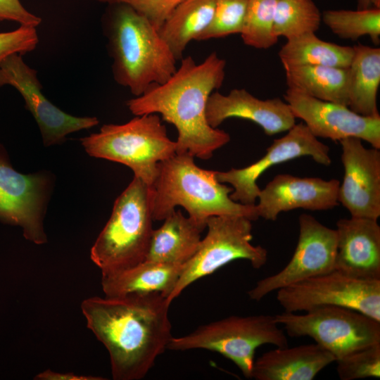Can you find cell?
I'll return each mask as SVG.
<instances>
[{
    "mask_svg": "<svg viewBox=\"0 0 380 380\" xmlns=\"http://www.w3.org/2000/svg\"><path fill=\"white\" fill-rule=\"evenodd\" d=\"M170 303L160 292L84 299L87 327L107 349L115 380L146 376L171 339Z\"/></svg>",
    "mask_w": 380,
    "mask_h": 380,
    "instance_id": "6da1fadb",
    "label": "cell"
},
{
    "mask_svg": "<svg viewBox=\"0 0 380 380\" xmlns=\"http://www.w3.org/2000/svg\"><path fill=\"white\" fill-rule=\"evenodd\" d=\"M226 61L216 52L201 63L189 56L166 82L155 84L143 94L127 101L134 115L158 114L177 131L176 153L207 160L230 141L224 130L212 127L206 119L210 94L220 89L225 77Z\"/></svg>",
    "mask_w": 380,
    "mask_h": 380,
    "instance_id": "7a4b0ae2",
    "label": "cell"
},
{
    "mask_svg": "<svg viewBox=\"0 0 380 380\" xmlns=\"http://www.w3.org/2000/svg\"><path fill=\"white\" fill-rule=\"evenodd\" d=\"M153 220L161 221L184 208L189 217L206 228L212 216H241L251 221L259 218L255 204L234 201L232 187L220 182L216 171L198 167L189 154H175L158 164V174L151 186Z\"/></svg>",
    "mask_w": 380,
    "mask_h": 380,
    "instance_id": "3957f363",
    "label": "cell"
},
{
    "mask_svg": "<svg viewBox=\"0 0 380 380\" xmlns=\"http://www.w3.org/2000/svg\"><path fill=\"white\" fill-rule=\"evenodd\" d=\"M112 5L104 31L113 77L139 96L170 79L177 70V60L146 17L128 5Z\"/></svg>",
    "mask_w": 380,
    "mask_h": 380,
    "instance_id": "277c9868",
    "label": "cell"
},
{
    "mask_svg": "<svg viewBox=\"0 0 380 380\" xmlns=\"http://www.w3.org/2000/svg\"><path fill=\"white\" fill-rule=\"evenodd\" d=\"M151 188L134 177L116 198L112 213L90 251L102 277L146 260L153 230Z\"/></svg>",
    "mask_w": 380,
    "mask_h": 380,
    "instance_id": "5b68a950",
    "label": "cell"
},
{
    "mask_svg": "<svg viewBox=\"0 0 380 380\" xmlns=\"http://www.w3.org/2000/svg\"><path fill=\"white\" fill-rule=\"evenodd\" d=\"M161 120L151 113L135 115L121 125H104L99 132L80 139L81 144L90 156L123 164L151 186L158 163L176 154V142L169 138Z\"/></svg>",
    "mask_w": 380,
    "mask_h": 380,
    "instance_id": "8992f818",
    "label": "cell"
},
{
    "mask_svg": "<svg viewBox=\"0 0 380 380\" xmlns=\"http://www.w3.org/2000/svg\"><path fill=\"white\" fill-rule=\"evenodd\" d=\"M274 315L230 316L198 327L180 337H172L167 349H204L229 359L246 379H251L256 349L265 344L288 346V339Z\"/></svg>",
    "mask_w": 380,
    "mask_h": 380,
    "instance_id": "52a82bcc",
    "label": "cell"
},
{
    "mask_svg": "<svg viewBox=\"0 0 380 380\" xmlns=\"http://www.w3.org/2000/svg\"><path fill=\"white\" fill-rule=\"evenodd\" d=\"M207 234L193 257L184 265L167 300L171 303L190 284L236 260H246L255 269L264 266L267 251L251 243L252 221L241 216H212Z\"/></svg>",
    "mask_w": 380,
    "mask_h": 380,
    "instance_id": "ba28073f",
    "label": "cell"
},
{
    "mask_svg": "<svg viewBox=\"0 0 380 380\" xmlns=\"http://www.w3.org/2000/svg\"><path fill=\"white\" fill-rule=\"evenodd\" d=\"M303 315L284 312L274 316L291 337L309 336L331 353L336 361L370 345L380 343V322L341 306H320Z\"/></svg>",
    "mask_w": 380,
    "mask_h": 380,
    "instance_id": "9c48e42d",
    "label": "cell"
},
{
    "mask_svg": "<svg viewBox=\"0 0 380 380\" xmlns=\"http://www.w3.org/2000/svg\"><path fill=\"white\" fill-rule=\"evenodd\" d=\"M277 300L285 312L341 306L380 322V279L356 278L337 270L281 288Z\"/></svg>",
    "mask_w": 380,
    "mask_h": 380,
    "instance_id": "30bf717a",
    "label": "cell"
},
{
    "mask_svg": "<svg viewBox=\"0 0 380 380\" xmlns=\"http://www.w3.org/2000/svg\"><path fill=\"white\" fill-rule=\"evenodd\" d=\"M53 182L47 172L25 175L16 171L0 144V221L20 227L30 242L46 243L44 218Z\"/></svg>",
    "mask_w": 380,
    "mask_h": 380,
    "instance_id": "8fae6325",
    "label": "cell"
},
{
    "mask_svg": "<svg viewBox=\"0 0 380 380\" xmlns=\"http://www.w3.org/2000/svg\"><path fill=\"white\" fill-rule=\"evenodd\" d=\"M298 224V239L290 261L277 273L258 281L248 291L251 299L259 301L274 291L335 270L336 229L308 214L300 215Z\"/></svg>",
    "mask_w": 380,
    "mask_h": 380,
    "instance_id": "7c38bea8",
    "label": "cell"
},
{
    "mask_svg": "<svg viewBox=\"0 0 380 380\" xmlns=\"http://www.w3.org/2000/svg\"><path fill=\"white\" fill-rule=\"evenodd\" d=\"M4 85L13 87L21 94L46 146L59 144L68 134L91 129L99 122L96 117L74 116L53 104L42 91L37 70L27 65L20 54L11 55L0 62V87Z\"/></svg>",
    "mask_w": 380,
    "mask_h": 380,
    "instance_id": "4fadbf2b",
    "label": "cell"
},
{
    "mask_svg": "<svg viewBox=\"0 0 380 380\" xmlns=\"http://www.w3.org/2000/svg\"><path fill=\"white\" fill-rule=\"evenodd\" d=\"M303 156L326 166L331 163L328 146L319 141L305 124H295L287 134L274 139L258 160L245 167L216 171V177L220 182L232 186L229 196L234 201L254 205L260 190L257 180L264 172L273 165Z\"/></svg>",
    "mask_w": 380,
    "mask_h": 380,
    "instance_id": "5bb4252c",
    "label": "cell"
},
{
    "mask_svg": "<svg viewBox=\"0 0 380 380\" xmlns=\"http://www.w3.org/2000/svg\"><path fill=\"white\" fill-rule=\"evenodd\" d=\"M284 96L294 117L303 120L317 138L339 141L355 137L380 149V115L364 116L346 106L322 101L292 88H288Z\"/></svg>",
    "mask_w": 380,
    "mask_h": 380,
    "instance_id": "9a60e30c",
    "label": "cell"
},
{
    "mask_svg": "<svg viewBox=\"0 0 380 380\" xmlns=\"http://www.w3.org/2000/svg\"><path fill=\"white\" fill-rule=\"evenodd\" d=\"M344 175L338 201L351 217L377 220L380 216V151L365 148L362 140L339 141Z\"/></svg>",
    "mask_w": 380,
    "mask_h": 380,
    "instance_id": "2e32d148",
    "label": "cell"
},
{
    "mask_svg": "<svg viewBox=\"0 0 380 380\" xmlns=\"http://www.w3.org/2000/svg\"><path fill=\"white\" fill-rule=\"evenodd\" d=\"M340 182L319 177H299L289 174L276 175L260 189L256 209L259 217L276 220L279 213L294 209L326 210L339 204Z\"/></svg>",
    "mask_w": 380,
    "mask_h": 380,
    "instance_id": "e0dca14e",
    "label": "cell"
},
{
    "mask_svg": "<svg viewBox=\"0 0 380 380\" xmlns=\"http://www.w3.org/2000/svg\"><path fill=\"white\" fill-rule=\"evenodd\" d=\"M232 118L252 121L269 136L288 131L296 124L289 104L279 98L260 99L245 89H234L226 95L213 92L206 106L208 124L217 128Z\"/></svg>",
    "mask_w": 380,
    "mask_h": 380,
    "instance_id": "ac0fdd59",
    "label": "cell"
},
{
    "mask_svg": "<svg viewBox=\"0 0 380 380\" xmlns=\"http://www.w3.org/2000/svg\"><path fill=\"white\" fill-rule=\"evenodd\" d=\"M335 270L364 279H380V226L377 220L351 217L336 222Z\"/></svg>",
    "mask_w": 380,
    "mask_h": 380,
    "instance_id": "d6986e66",
    "label": "cell"
},
{
    "mask_svg": "<svg viewBox=\"0 0 380 380\" xmlns=\"http://www.w3.org/2000/svg\"><path fill=\"white\" fill-rule=\"evenodd\" d=\"M277 349L254 361L251 379L255 380H312L335 362L334 356L315 343Z\"/></svg>",
    "mask_w": 380,
    "mask_h": 380,
    "instance_id": "ffe728a7",
    "label": "cell"
},
{
    "mask_svg": "<svg viewBox=\"0 0 380 380\" xmlns=\"http://www.w3.org/2000/svg\"><path fill=\"white\" fill-rule=\"evenodd\" d=\"M153 230L146 260L184 265L196 252L205 229L180 210H175Z\"/></svg>",
    "mask_w": 380,
    "mask_h": 380,
    "instance_id": "44dd1931",
    "label": "cell"
},
{
    "mask_svg": "<svg viewBox=\"0 0 380 380\" xmlns=\"http://www.w3.org/2000/svg\"><path fill=\"white\" fill-rule=\"evenodd\" d=\"M183 265L145 260L129 268L101 277L102 289L107 296L160 292L167 298L180 276Z\"/></svg>",
    "mask_w": 380,
    "mask_h": 380,
    "instance_id": "7402d4cb",
    "label": "cell"
},
{
    "mask_svg": "<svg viewBox=\"0 0 380 380\" xmlns=\"http://www.w3.org/2000/svg\"><path fill=\"white\" fill-rule=\"evenodd\" d=\"M353 49L352 61L348 68V106L364 116H378L380 49L357 44Z\"/></svg>",
    "mask_w": 380,
    "mask_h": 380,
    "instance_id": "603a6c76",
    "label": "cell"
},
{
    "mask_svg": "<svg viewBox=\"0 0 380 380\" xmlns=\"http://www.w3.org/2000/svg\"><path fill=\"white\" fill-rule=\"evenodd\" d=\"M215 0H182L165 19L158 32L175 59L181 61L192 40L212 21Z\"/></svg>",
    "mask_w": 380,
    "mask_h": 380,
    "instance_id": "cb8c5ba5",
    "label": "cell"
},
{
    "mask_svg": "<svg viewBox=\"0 0 380 380\" xmlns=\"http://www.w3.org/2000/svg\"><path fill=\"white\" fill-rule=\"evenodd\" d=\"M348 68L325 65L287 67L284 68L286 82L288 88L322 101L348 106Z\"/></svg>",
    "mask_w": 380,
    "mask_h": 380,
    "instance_id": "d4e9b609",
    "label": "cell"
},
{
    "mask_svg": "<svg viewBox=\"0 0 380 380\" xmlns=\"http://www.w3.org/2000/svg\"><path fill=\"white\" fill-rule=\"evenodd\" d=\"M353 53V46L328 42L318 38L315 33H308L288 39L278 55L284 68L325 65L348 68Z\"/></svg>",
    "mask_w": 380,
    "mask_h": 380,
    "instance_id": "484cf974",
    "label": "cell"
},
{
    "mask_svg": "<svg viewBox=\"0 0 380 380\" xmlns=\"http://www.w3.org/2000/svg\"><path fill=\"white\" fill-rule=\"evenodd\" d=\"M322 14L312 0H278L273 32L276 37L287 40L315 33L319 28Z\"/></svg>",
    "mask_w": 380,
    "mask_h": 380,
    "instance_id": "4316f807",
    "label": "cell"
},
{
    "mask_svg": "<svg viewBox=\"0 0 380 380\" xmlns=\"http://www.w3.org/2000/svg\"><path fill=\"white\" fill-rule=\"evenodd\" d=\"M322 20L331 31L342 39H357L368 35L374 43L380 38V8L327 10Z\"/></svg>",
    "mask_w": 380,
    "mask_h": 380,
    "instance_id": "83f0119b",
    "label": "cell"
},
{
    "mask_svg": "<svg viewBox=\"0 0 380 380\" xmlns=\"http://www.w3.org/2000/svg\"><path fill=\"white\" fill-rule=\"evenodd\" d=\"M277 1L248 0L240 33L246 45L267 49L277 44L278 38L274 34L273 25Z\"/></svg>",
    "mask_w": 380,
    "mask_h": 380,
    "instance_id": "f1b7e54d",
    "label": "cell"
},
{
    "mask_svg": "<svg viewBox=\"0 0 380 380\" xmlns=\"http://www.w3.org/2000/svg\"><path fill=\"white\" fill-rule=\"evenodd\" d=\"M247 4L248 0H215L212 21L196 40L204 41L240 34Z\"/></svg>",
    "mask_w": 380,
    "mask_h": 380,
    "instance_id": "f546056e",
    "label": "cell"
},
{
    "mask_svg": "<svg viewBox=\"0 0 380 380\" xmlns=\"http://www.w3.org/2000/svg\"><path fill=\"white\" fill-rule=\"evenodd\" d=\"M341 380L380 377V343L351 353L336 361Z\"/></svg>",
    "mask_w": 380,
    "mask_h": 380,
    "instance_id": "4dcf8cb0",
    "label": "cell"
},
{
    "mask_svg": "<svg viewBox=\"0 0 380 380\" xmlns=\"http://www.w3.org/2000/svg\"><path fill=\"white\" fill-rule=\"evenodd\" d=\"M36 28L20 25L14 30L0 32V62L11 55H23L35 49L39 42Z\"/></svg>",
    "mask_w": 380,
    "mask_h": 380,
    "instance_id": "1f68e13d",
    "label": "cell"
},
{
    "mask_svg": "<svg viewBox=\"0 0 380 380\" xmlns=\"http://www.w3.org/2000/svg\"><path fill=\"white\" fill-rule=\"evenodd\" d=\"M110 4H124L146 17L153 25L160 27L172 10L182 0H96Z\"/></svg>",
    "mask_w": 380,
    "mask_h": 380,
    "instance_id": "d6a6232c",
    "label": "cell"
},
{
    "mask_svg": "<svg viewBox=\"0 0 380 380\" xmlns=\"http://www.w3.org/2000/svg\"><path fill=\"white\" fill-rule=\"evenodd\" d=\"M4 20L34 27L42 22V19L28 11L20 0H0V22Z\"/></svg>",
    "mask_w": 380,
    "mask_h": 380,
    "instance_id": "836d02e7",
    "label": "cell"
},
{
    "mask_svg": "<svg viewBox=\"0 0 380 380\" xmlns=\"http://www.w3.org/2000/svg\"><path fill=\"white\" fill-rule=\"evenodd\" d=\"M36 380H103L104 378L94 376L77 375L72 372H58L46 369L37 374Z\"/></svg>",
    "mask_w": 380,
    "mask_h": 380,
    "instance_id": "e575fe53",
    "label": "cell"
},
{
    "mask_svg": "<svg viewBox=\"0 0 380 380\" xmlns=\"http://www.w3.org/2000/svg\"><path fill=\"white\" fill-rule=\"evenodd\" d=\"M372 8L371 0H357V9Z\"/></svg>",
    "mask_w": 380,
    "mask_h": 380,
    "instance_id": "d590c367",
    "label": "cell"
}]
</instances>
